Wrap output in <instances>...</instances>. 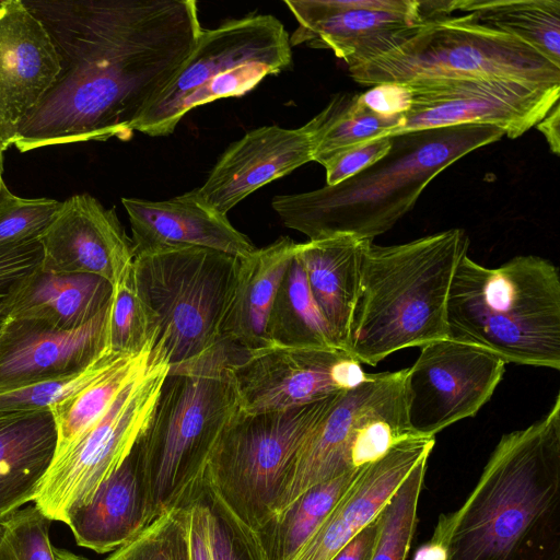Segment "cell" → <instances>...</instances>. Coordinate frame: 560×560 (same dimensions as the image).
Segmentation results:
<instances>
[{"mask_svg": "<svg viewBox=\"0 0 560 560\" xmlns=\"http://www.w3.org/2000/svg\"><path fill=\"white\" fill-rule=\"evenodd\" d=\"M447 338L505 363L560 370V276L548 259L515 256L488 268L465 254L446 304Z\"/></svg>", "mask_w": 560, "mask_h": 560, "instance_id": "cell-5", "label": "cell"}, {"mask_svg": "<svg viewBox=\"0 0 560 560\" xmlns=\"http://www.w3.org/2000/svg\"><path fill=\"white\" fill-rule=\"evenodd\" d=\"M349 73L369 86L443 78L560 83L559 67L522 40L480 24L471 13L425 20L407 40Z\"/></svg>", "mask_w": 560, "mask_h": 560, "instance_id": "cell-9", "label": "cell"}, {"mask_svg": "<svg viewBox=\"0 0 560 560\" xmlns=\"http://www.w3.org/2000/svg\"><path fill=\"white\" fill-rule=\"evenodd\" d=\"M122 355L107 350L93 364L75 375L0 390V417L52 408L56 404L81 390L93 382Z\"/></svg>", "mask_w": 560, "mask_h": 560, "instance_id": "cell-36", "label": "cell"}, {"mask_svg": "<svg viewBox=\"0 0 560 560\" xmlns=\"http://www.w3.org/2000/svg\"><path fill=\"white\" fill-rule=\"evenodd\" d=\"M404 84L411 92V105L394 135L478 124L495 126L515 139L536 126L560 96V83L503 78H443Z\"/></svg>", "mask_w": 560, "mask_h": 560, "instance_id": "cell-13", "label": "cell"}, {"mask_svg": "<svg viewBox=\"0 0 560 560\" xmlns=\"http://www.w3.org/2000/svg\"><path fill=\"white\" fill-rule=\"evenodd\" d=\"M240 409L246 413L307 405L349 390L369 373L340 348L268 345L240 351L229 364Z\"/></svg>", "mask_w": 560, "mask_h": 560, "instance_id": "cell-14", "label": "cell"}, {"mask_svg": "<svg viewBox=\"0 0 560 560\" xmlns=\"http://www.w3.org/2000/svg\"><path fill=\"white\" fill-rule=\"evenodd\" d=\"M443 560H560V395L503 434L475 488L429 540Z\"/></svg>", "mask_w": 560, "mask_h": 560, "instance_id": "cell-2", "label": "cell"}, {"mask_svg": "<svg viewBox=\"0 0 560 560\" xmlns=\"http://www.w3.org/2000/svg\"><path fill=\"white\" fill-rule=\"evenodd\" d=\"M311 161L313 145L303 126H264L233 142L195 191L202 202L226 215L258 188Z\"/></svg>", "mask_w": 560, "mask_h": 560, "instance_id": "cell-20", "label": "cell"}, {"mask_svg": "<svg viewBox=\"0 0 560 560\" xmlns=\"http://www.w3.org/2000/svg\"><path fill=\"white\" fill-rule=\"evenodd\" d=\"M435 438L406 440L368 465L294 560H330L384 509Z\"/></svg>", "mask_w": 560, "mask_h": 560, "instance_id": "cell-22", "label": "cell"}, {"mask_svg": "<svg viewBox=\"0 0 560 560\" xmlns=\"http://www.w3.org/2000/svg\"><path fill=\"white\" fill-rule=\"evenodd\" d=\"M293 67L290 36L271 14H250L201 31L171 82L133 126L151 137L171 135L192 108L237 97L262 79Z\"/></svg>", "mask_w": 560, "mask_h": 560, "instance_id": "cell-8", "label": "cell"}, {"mask_svg": "<svg viewBox=\"0 0 560 560\" xmlns=\"http://www.w3.org/2000/svg\"><path fill=\"white\" fill-rule=\"evenodd\" d=\"M152 522L149 486L137 443L66 525L79 546L105 553L130 541Z\"/></svg>", "mask_w": 560, "mask_h": 560, "instance_id": "cell-23", "label": "cell"}, {"mask_svg": "<svg viewBox=\"0 0 560 560\" xmlns=\"http://www.w3.org/2000/svg\"><path fill=\"white\" fill-rule=\"evenodd\" d=\"M56 560H89L82 556L68 551L66 549H59L54 547Z\"/></svg>", "mask_w": 560, "mask_h": 560, "instance_id": "cell-47", "label": "cell"}, {"mask_svg": "<svg viewBox=\"0 0 560 560\" xmlns=\"http://www.w3.org/2000/svg\"><path fill=\"white\" fill-rule=\"evenodd\" d=\"M201 495L213 560H264L255 532L229 509L206 477Z\"/></svg>", "mask_w": 560, "mask_h": 560, "instance_id": "cell-37", "label": "cell"}, {"mask_svg": "<svg viewBox=\"0 0 560 560\" xmlns=\"http://www.w3.org/2000/svg\"><path fill=\"white\" fill-rule=\"evenodd\" d=\"M129 217L135 256L174 247H203L236 257L255 246L222 214L197 196L195 189L167 200L122 198Z\"/></svg>", "mask_w": 560, "mask_h": 560, "instance_id": "cell-21", "label": "cell"}, {"mask_svg": "<svg viewBox=\"0 0 560 560\" xmlns=\"http://www.w3.org/2000/svg\"><path fill=\"white\" fill-rule=\"evenodd\" d=\"M340 394L277 411L246 413L240 409L223 430L205 477L254 532L275 513L301 445Z\"/></svg>", "mask_w": 560, "mask_h": 560, "instance_id": "cell-10", "label": "cell"}, {"mask_svg": "<svg viewBox=\"0 0 560 560\" xmlns=\"http://www.w3.org/2000/svg\"><path fill=\"white\" fill-rule=\"evenodd\" d=\"M170 366L148 359L105 413L54 458L34 499L49 520L68 523L121 465L145 431Z\"/></svg>", "mask_w": 560, "mask_h": 560, "instance_id": "cell-12", "label": "cell"}, {"mask_svg": "<svg viewBox=\"0 0 560 560\" xmlns=\"http://www.w3.org/2000/svg\"><path fill=\"white\" fill-rule=\"evenodd\" d=\"M296 244L281 236L241 258L232 302L224 323V340L240 351L271 345L268 316Z\"/></svg>", "mask_w": 560, "mask_h": 560, "instance_id": "cell-26", "label": "cell"}, {"mask_svg": "<svg viewBox=\"0 0 560 560\" xmlns=\"http://www.w3.org/2000/svg\"><path fill=\"white\" fill-rule=\"evenodd\" d=\"M363 103L373 112L386 116H404L411 105V92L404 83L377 84L361 93Z\"/></svg>", "mask_w": 560, "mask_h": 560, "instance_id": "cell-42", "label": "cell"}, {"mask_svg": "<svg viewBox=\"0 0 560 560\" xmlns=\"http://www.w3.org/2000/svg\"><path fill=\"white\" fill-rule=\"evenodd\" d=\"M39 241L43 266L54 270L96 275L115 285L132 269V241L115 209L89 194L61 201Z\"/></svg>", "mask_w": 560, "mask_h": 560, "instance_id": "cell-19", "label": "cell"}, {"mask_svg": "<svg viewBox=\"0 0 560 560\" xmlns=\"http://www.w3.org/2000/svg\"><path fill=\"white\" fill-rule=\"evenodd\" d=\"M107 316L108 306L73 330L36 318L8 317L0 330V390L83 372L109 350Z\"/></svg>", "mask_w": 560, "mask_h": 560, "instance_id": "cell-17", "label": "cell"}, {"mask_svg": "<svg viewBox=\"0 0 560 560\" xmlns=\"http://www.w3.org/2000/svg\"><path fill=\"white\" fill-rule=\"evenodd\" d=\"M368 241L340 234L296 244L313 298L337 345L346 351Z\"/></svg>", "mask_w": 560, "mask_h": 560, "instance_id": "cell-25", "label": "cell"}, {"mask_svg": "<svg viewBox=\"0 0 560 560\" xmlns=\"http://www.w3.org/2000/svg\"><path fill=\"white\" fill-rule=\"evenodd\" d=\"M4 322H5V320H0V330H1V328H2V326H3V324H4Z\"/></svg>", "mask_w": 560, "mask_h": 560, "instance_id": "cell-48", "label": "cell"}, {"mask_svg": "<svg viewBox=\"0 0 560 560\" xmlns=\"http://www.w3.org/2000/svg\"><path fill=\"white\" fill-rule=\"evenodd\" d=\"M537 129L545 136L550 151L560 153V106L557 103L548 114L536 125Z\"/></svg>", "mask_w": 560, "mask_h": 560, "instance_id": "cell-45", "label": "cell"}, {"mask_svg": "<svg viewBox=\"0 0 560 560\" xmlns=\"http://www.w3.org/2000/svg\"><path fill=\"white\" fill-rule=\"evenodd\" d=\"M47 30L59 75L13 145L128 140L202 31L194 0H23Z\"/></svg>", "mask_w": 560, "mask_h": 560, "instance_id": "cell-1", "label": "cell"}, {"mask_svg": "<svg viewBox=\"0 0 560 560\" xmlns=\"http://www.w3.org/2000/svg\"><path fill=\"white\" fill-rule=\"evenodd\" d=\"M266 331L275 345L340 348L313 298L296 249L276 293Z\"/></svg>", "mask_w": 560, "mask_h": 560, "instance_id": "cell-31", "label": "cell"}, {"mask_svg": "<svg viewBox=\"0 0 560 560\" xmlns=\"http://www.w3.org/2000/svg\"><path fill=\"white\" fill-rule=\"evenodd\" d=\"M241 258L203 247L135 256L133 283L154 330L150 360L171 368L225 343L224 323Z\"/></svg>", "mask_w": 560, "mask_h": 560, "instance_id": "cell-7", "label": "cell"}, {"mask_svg": "<svg viewBox=\"0 0 560 560\" xmlns=\"http://www.w3.org/2000/svg\"><path fill=\"white\" fill-rule=\"evenodd\" d=\"M154 330L149 312L139 296L131 271L113 285L108 305V349L127 355L150 353Z\"/></svg>", "mask_w": 560, "mask_h": 560, "instance_id": "cell-34", "label": "cell"}, {"mask_svg": "<svg viewBox=\"0 0 560 560\" xmlns=\"http://www.w3.org/2000/svg\"><path fill=\"white\" fill-rule=\"evenodd\" d=\"M404 116L386 117L373 112L361 93L341 92L303 127L313 145V161L324 165L338 153L365 141L392 136Z\"/></svg>", "mask_w": 560, "mask_h": 560, "instance_id": "cell-30", "label": "cell"}, {"mask_svg": "<svg viewBox=\"0 0 560 560\" xmlns=\"http://www.w3.org/2000/svg\"><path fill=\"white\" fill-rule=\"evenodd\" d=\"M39 240L0 246V320H5L12 305L30 278L43 265Z\"/></svg>", "mask_w": 560, "mask_h": 560, "instance_id": "cell-40", "label": "cell"}, {"mask_svg": "<svg viewBox=\"0 0 560 560\" xmlns=\"http://www.w3.org/2000/svg\"><path fill=\"white\" fill-rule=\"evenodd\" d=\"M238 352L225 342L168 369L138 441L152 520L185 506L199 491L215 443L240 411L229 372Z\"/></svg>", "mask_w": 560, "mask_h": 560, "instance_id": "cell-6", "label": "cell"}, {"mask_svg": "<svg viewBox=\"0 0 560 560\" xmlns=\"http://www.w3.org/2000/svg\"><path fill=\"white\" fill-rule=\"evenodd\" d=\"M3 152L0 147V205L12 195L3 179Z\"/></svg>", "mask_w": 560, "mask_h": 560, "instance_id": "cell-46", "label": "cell"}, {"mask_svg": "<svg viewBox=\"0 0 560 560\" xmlns=\"http://www.w3.org/2000/svg\"><path fill=\"white\" fill-rule=\"evenodd\" d=\"M364 468L311 487L270 516L255 532L264 560H294Z\"/></svg>", "mask_w": 560, "mask_h": 560, "instance_id": "cell-28", "label": "cell"}, {"mask_svg": "<svg viewBox=\"0 0 560 560\" xmlns=\"http://www.w3.org/2000/svg\"><path fill=\"white\" fill-rule=\"evenodd\" d=\"M468 246L455 228L390 246L368 241L347 351L375 366L401 349L447 338L448 292Z\"/></svg>", "mask_w": 560, "mask_h": 560, "instance_id": "cell-4", "label": "cell"}, {"mask_svg": "<svg viewBox=\"0 0 560 560\" xmlns=\"http://www.w3.org/2000/svg\"><path fill=\"white\" fill-rule=\"evenodd\" d=\"M61 201L11 195L0 205V246L39 240L54 221Z\"/></svg>", "mask_w": 560, "mask_h": 560, "instance_id": "cell-39", "label": "cell"}, {"mask_svg": "<svg viewBox=\"0 0 560 560\" xmlns=\"http://www.w3.org/2000/svg\"><path fill=\"white\" fill-rule=\"evenodd\" d=\"M406 373L407 369L369 374L361 384L339 395L301 445L275 513L311 487L362 469L397 444L418 438L406 419Z\"/></svg>", "mask_w": 560, "mask_h": 560, "instance_id": "cell-11", "label": "cell"}, {"mask_svg": "<svg viewBox=\"0 0 560 560\" xmlns=\"http://www.w3.org/2000/svg\"><path fill=\"white\" fill-rule=\"evenodd\" d=\"M291 46L330 49L348 69L400 45L423 23L419 0H285Z\"/></svg>", "mask_w": 560, "mask_h": 560, "instance_id": "cell-16", "label": "cell"}, {"mask_svg": "<svg viewBox=\"0 0 560 560\" xmlns=\"http://www.w3.org/2000/svg\"><path fill=\"white\" fill-rule=\"evenodd\" d=\"M113 285L106 279L42 267L18 294L8 317L36 318L62 330L77 329L109 304Z\"/></svg>", "mask_w": 560, "mask_h": 560, "instance_id": "cell-27", "label": "cell"}, {"mask_svg": "<svg viewBox=\"0 0 560 560\" xmlns=\"http://www.w3.org/2000/svg\"><path fill=\"white\" fill-rule=\"evenodd\" d=\"M60 60L43 23L23 0L0 2V147L13 145L25 118L47 95Z\"/></svg>", "mask_w": 560, "mask_h": 560, "instance_id": "cell-18", "label": "cell"}, {"mask_svg": "<svg viewBox=\"0 0 560 560\" xmlns=\"http://www.w3.org/2000/svg\"><path fill=\"white\" fill-rule=\"evenodd\" d=\"M503 136L495 126L478 124L393 135L389 152L352 177L276 196L271 205L287 228L308 241L340 234L373 241L413 208L442 171Z\"/></svg>", "mask_w": 560, "mask_h": 560, "instance_id": "cell-3", "label": "cell"}, {"mask_svg": "<svg viewBox=\"0 0 560 560\" xmlns=\"http://www.w3.org/2000/svg\"><path fill=\"white\" fill-rule=\"evenodd\" d=\"M392 148V137L375 138L345 150L323 166L326 185H337L383 159Z\"/></svg>", "mask_w": 560, "mask_h": 560, "instance_id": "cell-41", "label": "cell"}, {"mask_svg": "<svg viewBox=\"0 0 560 560\" xmlns=\"http://www.w3.org/2000/svg\"><path fill=\"white\" fill-rule=\"evenodd\" d=\"M56 447L50 408L0 417V522L34 501Z\"/></svg>", "mask_w": 560, "mask_h": 560, "instance_id": "cell-24", "label": "cell"}, {"mask_svg": "<svg viewBox=\"0 0 560 560\" xmlns=\"http://www.w3.org/2000/svg\"><path fill=\"white\" fill-rule=\"evenodd\" d=\"M104 560H190L187 506L160 515Z\"/></svg>", "mask_w": 560, "mask_h": 560, "instance_id": "cell-35", "label": "cell"}, {"mask_svg": "<svg viewBox=\"0 0 560 560\" xmlns=\"http://www.w3.org/2000/svg\"><path fill=\"white\" fill-rule=\"evenodd\" d=\"M430 456L404 479L381 512L380 535L371 560H406L418 522V505Z\"/></svg>", "mask_w": 560, "mask_h": 560, "instance_id": "cell-33", "label": "cell"}, {"mask_svg": "<svg viewBox=\"0 0 560 560\" xmlns=\"http://www.w3.org/2000/svg\"><path fill=\"white\" fill-rule=\"evenodd\" d=\"M191 499L186 504L190 560H213L208 535L207 509L201 495V487Z\"/></svg>", "mask_w": 560, "mask_h": 560, "instance_id": "cell-43", "label": "cell"}, {"mask_svg": "<svg viewBox=\"0 0 560 560\" xmlns=\"http://www.w3.org/2000/svg\"><path fill=\"white\" fill-rule=\"evenodd\" d=\"M149 353L122 355L107 371L52 408L57 428L55 457L62 455L105 413L119 392L145 365Z\"/></svg>", "mask_w": 560, "mask_h": 560, "instance_id": "cell-32", "label": "cell"}, {"mask_svg": "<svg viewBox=\"0 0 560 560\" xmlns=\"http://www.w3.org/2000/svg\"><path fill=\"white\" fill-rule=\"evenodd\" d=\"M450 11L509 34L560 68L559 0H451Z\"/></svg>", "mask_w": 560, "mask_h": 560, "instance_id": "cell-29", "label": "cell"}, {"mask_svg": "<svg viewBox=\"0 0 560 560\" xmlns=\"http://www.w3.org/2000/svg\"><path fill=\"white\" fill-rule=\"evenodd\" d=\"M381 523L382 517L380 513L330 560H371L380 535Z\"/></svg>", "mask_w": 560, "mask_h": 560, "instance_id": "cell-44", "label": "cell"}, {"mask_svg": "<svg viewBox=\"0 0 560 560\" xmlns=\"http://www.w3.org/2000/svg\"><path fill=\"white\" fill-rule=\"evenodd\" d=\"M51 520L35 505L21 508L0 522V560H56Z\"/></svg>", "mask_w": 560, "mask_h": 560, "instance_id": "cell-38", "label": "cell"}, {"mask_svg": "<svg viewBox=\"0 0 560 560\" xmlns=\"http://www.w3.org/2000/svg\"><path fill=\"white\" fill-rule=\"evenodd\" d=\"M420 349L402 383L405 412L417 436L434 438L479 411L501 382L506 363L482 348L451 338Z\"/></svg>", "mask_w": 560, "mask_h": 560, "instance_id": "cell-15", "label": "cell"}]
</instances>
